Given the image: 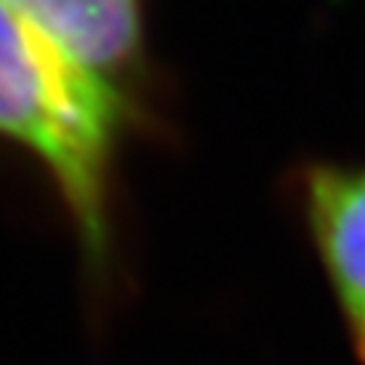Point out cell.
I'll return each mask as SVG.
<instances>
[{"instance_id":"6da1fadb","label":"cell","mask_w":365,"mask_h":365,"mask_svg":"<svg viewBox=\"0 0 365 365\" xmlns=\"http://www.w3.org/2000/svg\"><path fill=\"white\" fill-rule=\"evenodd\" d=\"M150 122V110L76 71L0 4V140L49 177L98 287L116 271L122 150Z\"/></svg>"},{"instance_id":"277c9868","label":"cell","mask_w":365,"mask_h":365,"mask_svg":"<svg viewBox=\"0 0 365 365\" xmlns=\"http://www.w3.org/2000/svg\"><path fill=\"white\" fill-rule=\"evenodd\" d=\"M359 353H362V362H365V344H362V347H359Z\"/></svg>"},{"instance_id":"3957f363","label":"cell","mask_w":365,"mask_h":365,"mask_svg":"<svg viewBox=\"0 0 365 365\" xmlns=\"http://www.w3.org/2000/svg\"><path fill=\"white\" fill-rule=\"evenodd\" d=\"M302 210L356 347L365 344V165H314L302 177Z\"/></svg>"},{"instance_id":"7a4b0ae2","label":"cell","mask_w":365,"mask_h":365,"mask_svg":"<svg viewBox=\"0 0 365 365\" xmlns=\"http://www.w3.org/2000/svg\"><path fill=\"white\" fill-rule=\"evenodd\" d=\"M76 71L153 113L146 0H0Z\"/></svg>"}]
</instances>
